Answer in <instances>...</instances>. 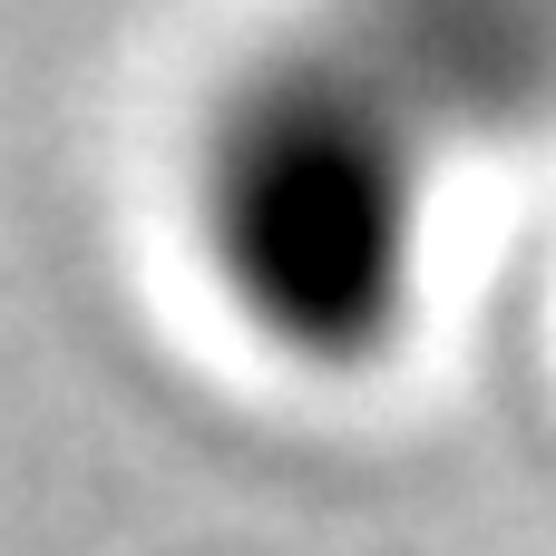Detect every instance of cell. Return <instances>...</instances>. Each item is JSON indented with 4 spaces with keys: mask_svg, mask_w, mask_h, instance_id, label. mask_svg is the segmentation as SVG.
Wrapping results in <instances>:
<instances>
[{
    "mask_svg": "<svg viewBox=\"0 0 556 556\" xmlns=\"http://www.w3.org/2000/svg\"><path fill=\"white\" fill-rule=\"evenodd\" d=\"M195 254L225 313L293 371H381L440 254V127L420 88L352 49L244 68L195 137Z\"/></svg>",
    "mask_w": 556,
    "mask_h": 556,
    "instance_id": "1",
    "label": "cell"
}]
</instances>
